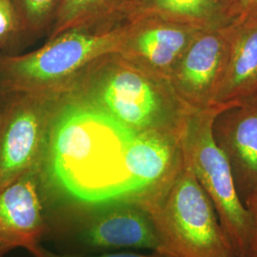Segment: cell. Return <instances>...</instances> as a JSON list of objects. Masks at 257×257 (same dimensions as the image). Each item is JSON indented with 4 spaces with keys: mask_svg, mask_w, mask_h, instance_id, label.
Returning a JSON list of instances; mask_svg holds the SVG:
<instances>
[{
    "mask_svg": "<svg viewBox=\"0 0 257 257\" xmlns=\"http://www.w3.org/2000/svg\"><path fill=\"white\" fill-rule=\"evenodd\" d=\"M244 206L248 211L251 225L249 257H257V190L248 196Z\"/></svg>",
    "mask_w": 257,
    "mask_h": 257,
    "instance_id": "17",
    "label": "cell"
},
{
    "mask_svg": "<svg viewBox=\"0 0 257 257\" xmlns=\"http://www.w3.org/2000/svg\"><path fill=\"white\" fill-rule=\"evenodd\" d=\"M131 0H61L48 39L69 30H107L126 21Z\"/></svg>",
    "mask_w": 257,
    "mask_h": 257,
    "instance_id": "13",
    "label": "cell"
},
{
    "mask_svg": "<svg viewBox=\"0 0 257 257\" xmlns=\"http://www.w3.org/2000/svg\"><path fill=\"white\" fill-rule=\"evenodd\" d=\"M231 25L201 30L169 77L178 97L191 110L215 107L229 63Z\"/></svg>",
    "mask_w": 257,
    "mask_h": 257,
    "instance_id": "7",
    "label": "cell"
},
{
    "mask_svg": "<svg viewBox=\"0 0 257 257\" xmlns=\"http://www.w3.org/2000/svg\"><path fill=\"white\" fill-rule=\"evenodd\" d=\"M46 231V199L38 167L0 188V257L19 248L34 253Z\"/></svg>",
    "mask_w": 257,
    "mask_h": 257,
    "instance_id": "9",
    "label": "cell"
},
{
    "mask_svg": "<svg viewBox=\"0 0 257 257\" xmlns=\"http://www.w3.org/2000/svg\"><path fill=\"white\" fill-rule=\"evenodd\" d=\"M223 109L212 107L189 112L181 137L182 151L211 199L234 257H249L250 219L236 191L229 161L212 135L214 118Z\"/></svg>",
    "mask_w": 257,
    "mask_h": 257,
    "instance_id": "5",
    "label": "cell"
},
{
    "mask_svg": "<svg viewBox=\"0 0 257 257\" xmlns=\"http://www.w3.org/2000/svg\"><path fill=\"white\" fill-rule=\"evenodd\" d=\"M141 205L155 221L166 255L234 257L210 197L185 158L173 180Z\"/></svg>",
    "mask_w": 257,
    "mask_h": 257,
    "instance_id": "4",
    "label": "cell"
},
{
    "mask_svg": "<svg viewBox=\"0 0 257 257\" xmlns=\"http://www.w3.org/2000/svg\"><path fill=\"white\" fill-rule=\"evenodd\" d=\"M142 17L207 30L230 26L241 11L237 0H131L126 20Z\"/></svg>",
    "mask_w": 257,
    "mask_h": 257,
    "instance_id": "12",
    "label": "cell"
},
{
    "mask_svg": "<svg viewBox=\"0 0 257 257\" xmlns=\"http://www.w3.org/2000/svg\"><path fill=\"white\" fill-rule=\"evenodd\" d=\"M242 16L257 15V0H237Z\"/></svg>",
    "mask_w": 257,
    "mask_h": 257,
    "instance_id": "18",
    "label": "cell"
},
{
    "mask_svg": "<svg viewBox=\"0 0 257 257\" xmlns=\"http://www.w3.org/2000/svg\"><path fill=\"white\" fill-rule=\"evenodd\" d=\"M125 22L107 30H69L33 52L0 54V96L14 92L61 93L103 55L117 53Z\"/></svg>",
    "mask_w": 257,
    "mask_h": 257,
    "instance_id": "3",
    "label": "cell"
},
{
    "mask_svg": "<svg viewBox=\"0 0 257 257\" xmlns=\"http://www.w3.org/2000/svg\"><path fill=\"white\" fill-rule=\"evenodd\" d=\"M61 93L81 99L137 131L182 135L191 111L170 80L131 64L118 54L88 65Z\"/></svg>",
    "mask_w": 257,
    "mask_h": 257,
    "instance_id": "1",
    "label": "cell"
},
{
    "mask_svg": "<svg viewBox=\"0 0 257 257\" xmlns=\"http://www.w3.org/2000/svg\"><path fill=\"white\" fill-rule=\"evenodd\" d=\"M59 93L14 92L0 103V188L40 167Z\"/></svg>",
    "mask_w": 257,
    "mask_h": 257,
    "instance_id": "6",
    "label": "cell"
},
{
    "mask_svg": "<svg viewBox=\"0 0 257 257\" xmlns=\"http://www.w3.org/2000/svg\"><path fill=\"white\" fill-rule=\"evenodd\" d=\"M45 239L56 251L92 255L124 250L162 253L155 221L140 203L124 199L76 203L46 209Z\"/></svg>",
    "mask_w": 257,
    "mask_h": 257,
    "instance_id": "2",
    "label": "cell"
},
{
    "mask_svg": "<svg viewBox=\"0 0 257 257\" xmlns=\"http://www.w3.org/2000/svg\"><path fill=\"white\" fill-rule=\"evenodd\" d=\"M212 135L229 161L244 204L257 190V99L219 111L212 124Z\"/></svg>",
    "mask_w": 257,
    "mask_h": 257,
    "instance_id": "10",
    "label": "cell"
},
{
    "mask_svg": "<svg viewBox=\"0 0 257 257\" xmlns=\"http://www.w3.org/2000/svg\"><path fill=\"white\" fill-rule=\"evenodd\" d=\"M257 99V15L231 25L229 63L215 107L229 108Z\"/></svg>",
    "mask_w": 257,
    "mask_h": 257,
    "instance_id": "11",
    "label": "cell"
},
{
    "mask_svg": "<svg viewBox=\"0 0 257 257\" xmlns=\"http://www.w3.org/2000/svg\"><path fill=\"white\" fill-rule=\"evenodd\" d=\"M0 103H1V96H0Z\"/></svg>",
    "mask_w": 257,
    "mask_h": 257,
    "instance_id": "19",
    "label": "cell"
},
{
    "mask_svg": "<svg viewBox=\"0 0 257 257\" xmlns=\"http://www.w3.org/2000/svg\"><path fill=\"white\" fill-rule=\"evenodd\" d=\"M34 257H170L161 252L150 251V252H139L137 250H124V251H115V252H107L100 254H92V255H78V254H69L62 253L58 251H54L49 248H45L43 245H40L32 253Z\"/></svg>",
    "mask_w": 257,
    "mask_h": 257,
    "instance_id": "16",
    "label": "cell"
},
{
    "mask_svg": "<svg viewBox=\"0 0 257 257\" xmlns=\"http://www.w3.org/2000/svg\"><path fill=\"white\" fill-rule=\"evenodd\" d=\"M26 41L12 0H0V54L17 55Z\"/></svg>",
    "mask_w": 257,
    "mask_h": 257,
    "instance_id": "15",
    "label": "cell"
},
{
    "mask_svg": "<svg viewBox=\"0 0 257 257\" xmlns=\"http://www.w3.org/2000/svg\"><path fill=\"white\" fill-rule=\"evenodd\" d=\"M201 30L153 17L128 19L116 54L141 70L169 79Z\"/></svg>",
    "mask_w": 257,
    "mask_h": 257,
    "instance_id": "8",
    "label": "cell"
},
{
    "mask_svg": "<svg viewBox=\"0 0 257 257\" xmlns=\"http://www.w3.org/2000/svg\"><path fill=\"white\" fill-rule=\"evenodd\" d=\"M26 44L49 35L61 0H12Z\"/></svg>",
    "mask_w": 257,
    "mask_h": 257,
    "instance_id": "14",
    "label": "cell"
}]
</instances>
